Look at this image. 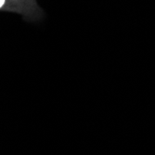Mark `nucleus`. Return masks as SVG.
Returning <instances> with one entry per match:
<instances>
[{"label": "nucleus", "mask_w": 155, "mask_h": 155, "mask_svg": "<svg viewBox=\"0 0 155 155\" xmlns=\"http://www.w3.org/2000/svg\"><path fill=\"white\" fill-rule=\"evenodd\" d=\"M5 3V0H0V8H1Z\"/></svg>", "instance_id": "f257e3e1"}]
</instances>
